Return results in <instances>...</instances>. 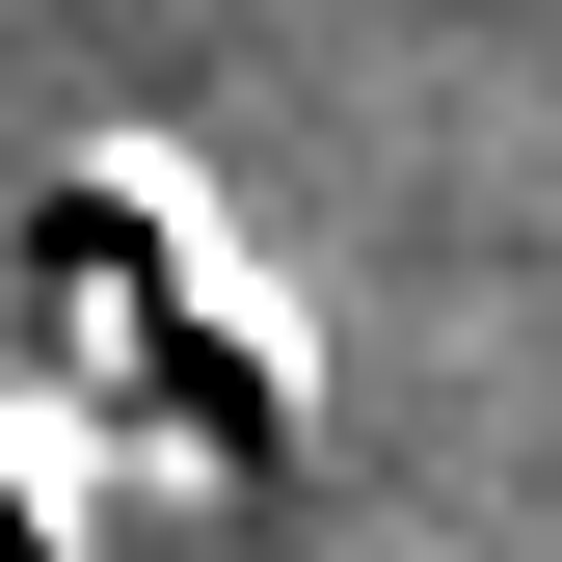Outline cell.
<instances>
[{
    "label": "cell",
    "instance_id": "6da1fadb",
    "mask_svg": "<svg viewBox=\"0 0 562 562\" xmlns=\"http://www.w3.org/2000/svg\"><path fill=\"white\" fill-rule=\"evenodd\" d=\"M295 322L241 295V268H188L161 322H108V348H54V456L81 482H134V509H268L295 482Z\"/></svg>",
    "mask_w": 562,
    "mask_h": 562
},
{
    "label": "cell",
    "instance_id": "7a4b0ae2",
    "mask_svg": "<svg viewBox=\"0 0 562 562\" xmlns=\"http://www.w3.org/2000/svg\"><path fill=\"white\" fill-rule=\"evenodd\" d=\"M188 268H215L188 161H54V188H27V348H108V322H161Z\"/></svg>",
    "mask_w": 562,
    "mask_h": 562
},
{
    "label": "cell",
    "instance_id": "3957f363",
    "mask_svg": "<svg viewBox=\"0 0 562 562\" xmlns=\"http://www.w3.org/2000/svg\"><path fill=\"white\" fill-rule=\"evenodd\" d=\"M0 562H81V509H54V456L0 429Z\"/></svg>",
    "mask_w": 562,
    "mask_h": 562
}]
</instances>
